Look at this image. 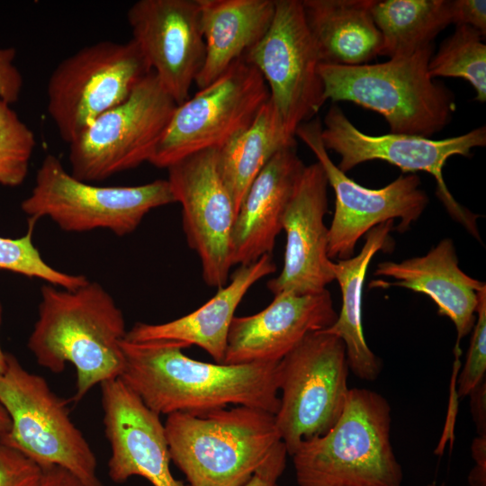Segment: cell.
<instances>
[{"label": "cell", "mask_w": 486, "mask_h": 486, "mask_svg": "<svg viewBox=\"0 0 486 486\" xmlns=\"http://www.w3.org/2000/svg\"><path fill=\"white\" fill-rule=\"evenodd\" d=\"M124 367L119 377L159 416L202 415L228 405L275 414L279 408L278 363L212 364L185 356L166 342L122 341Z\"/></svg>", "instance_id": "6da1fadb"}, {"label": "cell", "mask_w": 486, "mask_h": 486, "mask_svg": "<svg viewBox=\"0 0 486 486\" xmlns=\"http://www.w3.org/2000/svg\"><path fill=\"white\" fill-rule=\"evenodd\" d=\"M126 333L122 311L100 284L89 280L75 290L46 284L27 346L54 374L74 366L77 402L96 384L121 376Z\"/></svg>", "instance_id": "7a4b0ae2"}, {"label": "cell", "mask_w": 486, "mask_h": 486, "mask_svg": "<svg viewBox=\"0 0 486 486\" xmlns=\"http://www.w3.org/2000/svg\"><path fill=\"white\" fill-rule=\"evenodd\" d=\"M169 455L190 486H244L284 443L274 415L236 406L164 423Z\"/></svg>", "instance_id": "3957f363"}, {"label": "cell", "mask_w": 486, "mask_h": 486, "mask_svg": "<svg viewBox=\"0 0 486 486\" xmlns=\"http://www.w3.org/2000/svg\"><path fill=\"white\" fill-rule=\"evenodd\" d=\"M388 400L349 390L344 410L325 434L302 441L291 455L299 486H401L403 472L391 441Z\"/></svg>", "instance_id": "277c9868"}, {"label": "cell", "mask_w": 486, "mask_h": 486, "mask_svg": "<svg viewBox=\"0 0 486 486\" xmlns=\"http://www.w3.org/2000/svg\"><path fill=\"white\" fill-rule=\"evenodd\" d=\"M434 44L388 61L358 66L320 63L326 100L347 101L382 115L390 133L430 138L451 122L454 93L428 74Z\"/></svg>", "instance_id": "5b68a950"}, {"label": "cell", "mask_w": 486, "mask_h": 486, "mask_svg": "<svg viewBox=\"0 0 486 486\" xmlns=\"http://www.w3.org/2000/svg\"><path fill=\"white\" fill-rule=\"evenodd\" d=\"M0 403L9 415V430L0 443L41 469L60 466L87 486H104L89 443L72 421L68 402L40 375L26 370L13 355L0 374Z\"/></svg>", "instance_id": "8992f818"}, {"label": "cell", "mask_w": 486, "mask_h": 486, "mask_svg": "<svg viewBox=\"0 0 486 486\" xmlns=\"http://www.w3.org/2000/svg\"><path fill=\"white\" fill-rule=\"evenodd\" d=\"M167 180L133 186H100L74 177L52 154L37 170L31 194L21 203L29 220L47 217L68 232H133L153 209L173 203Z\"/></svg>", "instance_id": "52a82bcc"}, {"label": "cell", "mask_w": 486, "mask_h": 486, "mask_svg": "<svg viewBox=\"0 0 486 486\" xmlns=\"http://www.w3.org/2000/svg\"><path fill=\"white\" fill-rule=\"evenodd\" d=\"M342 340L323 330L309 334L277 365L275 425L288 455L328 432L339 418L350 388Z\"/></svg>", "instance_id": "ba28073f"}, {"label": "cell", "mask_w": 486, "mask_h": 486, "mask_svg": "<svg viewBox=\"0 0 486 486\" xmlns=\"http://www.w3.org/2000/svg\"><path fill=\"white\" fill-rule=\"evenodd\" d=\"M176 106L150 71L68 143L71 175L98 182L148 162Z\"/></svg>", "instance_id": "9c48e42d"}, {"label": "cell", "mask_w": 486, "mask_h": 486, "mask_svg": "<svg viewBox=\"0 0 486 486\" xmlns=\"http://www.w3.org/2000/svg\"><path fill=\"white\" fill-rule=\"evenodd\" d=\"M150 71L132 40H101L61 60L48 80L47 108L63 141L126 100Z\"/></svg>", "instance_id": "30bf717a"}, {"label": "cell", "mask_w": 486, "mask_h": 486, "mask_svg": "<svg viewBox=\"0 0 486 486\" xmlns=\"http://www.w3.org/2000/svg\"><path fill=\"white\" fill-rule=\"evenodd\" d=\"M269 99L260 72L245 59L178 104L148 163L167 168L196 152L220 148L247 129Z\"/></svg>", "instance_id": "8fae6325"}, {"label": "cell", "mask_w": 486, "mask_h": 486, "mask_svg": "<svg viewBox=\"0 0 486 486\" xmlns=\"http://www.w3.org/2000/svg\"><path fill=\"white\" fill-rule=\"evenodd\" d=\"M242 58L260 72L284 131L295 138L297 128L315 118L327 101L302 1L275 0L268 31Z\"/></svg>", "instance_id": "7c38bea8"}, {"label": "cell", "mask_w": 486, "mask_h": 486, "mask_svg": "<svg viewBox=\"0 0 486 486\" xmlns=\"http://www.w3.org/2000/svg\"><path fill=\"white\" fill-rule=\"evenodd\" d=\"M320 137L327 150L340 156L338 167L344 173L367 161L382 160L403 173L424 171L432 175L436 181V195L448 213L480 240L479 216L454 198L445 183L443 167L449 158L469 157L472 148L484 147L485 126L443 140L394 133L373 136L359 130L334 104L325 115Z\"/></svg>", "instance_id": "4fadbf2b"}, {"label": "cell", "mask_w": 486, "mask_h": 486, "mask_svg": "<svg viewBox=\"0 0 486 486\" xmlns=\"http://www.w3.org/2000/svg\"><path fill=\"white\" fill-rule=\"evenodd\" d=\"M321 129L320 118H313L297 128L295 137L313 152L335 193V212L328 228V258L342 260L353 256L359 238L385 221L399 219L395 229L400 232L409 230L428 203L419 177L409 173L382 188H366L334 164L322 143Z\"/></svg>", "instance_id": "5bb4252c"}, {"label": "cell", "mask_w": 486, "mask_h": 486, "mask_svg": "<svg viewBox=\"0 0 486 486\" xmlns=\"http://www.w3.org/2000/svg\"><path fill=\"white\" fill-rule=\"evenodd\" d=\"M175 202L182 206L188 246L198 255L210 287L227 284L237 210L218 166V148L196 152L167 168Z\"/></svg>", "instance_id": "9a60e30c"}, {"label": "cell", "mask_w": 486, "mask_h": 486, "mask_svg": "<svg viewBox=\"0 0 486 486\" xmlns=\"http://www.w3.org/2000/svg\"><path fill=\"white\" fill-rule=\"evenodd\" d=\"M127 20L161 86L177 105L186 101L205 60L197 0H139Z\"/></svg>", "instance_id": "2e32d148"}, {"label": "cell", "mask_w": 486, "mask_h": 486, "mask_svg": "<svg viewBox=\"0 0 486 486\" xmlns=\"http://www.w3.org/2000/svg\"><path fill=\"white\" fill-rule=\"evenodd\" d=\"M328 180L319 162L305 166L282 218L284 266L266 286L274 294H316L335 280L328 256Z\"/></svg>", "instance_id": "e0dca14e"}, {"label": "cell", "mask_w": 486, "mask_h": 486, "mask_svg": "<svg viewBox=\"0 0 486 486\" xmlns=\"http://www.w3.org/2000/svg\"><path fill=\"white\" fill-rule=\"evenodd\" d=\"M101 385L104 434L111 448L108 476L123 483L132 476L153 486H190L170 471L164 424L120 379Z\"/></svg>", "instance_id": "ac0fdd59"}, {"label": "cell", "mask_w": 486, "mask_h": 486, "mask_svg": "<svg viewBox=\"0 0 486 486\" xmlns=\"http://www.w3.org/2000/svg\"><path fill=\"white\" fill-rule=\"evenodd\" d=\"M328 289L316 294L282 292L263 310L234 317L222 364L278 363L309 334L337 320Z\"/></svg>", "instance_id": "d6986e66"}, {"label": "cell", "mask_w": 486, "mask_h": 486, "mask_svg": "<svg viewBox=\"0 0 486 486\" xmlns=\"http://www.w3.org/2000/svg\"><path fill=\"white\" fill-rule=\"evenodd\" d=\"M374 274L396 282L375 280L371 287L396 286L428 295L436 304L438 314L454 323L457 333L455 351L459 342L472 330L479 292L486 285L459 267L452 239H442L421 256L381 262Z\"/></svg>", "instance_id": "ffe728a7"}, {"label": "cell", "mask_w": 486, "mask_h": 486, "mask_svg": "<svg viewBox=\"0 0 486 486\" xmlns=\"http://www.w3.org/2000/svg\"><path fill=\"white\" fill-rule=\"evenodd\" d=\"M305 165L296 145L279 150L249 186L237 212L230 244V259L247 266L271 255L282 218Z\"/></svg>", "instance_id": "44dd1931"}, {"label": "cell", "mask_w": 486, "mask_h": 486, "mask_svg": "<svg viewBox=\"0 0 486 486\" xmlns=\"http://www.w3.org/2000/svg\"><path fill=\"white\" fill-rule=\"evenodd\" d=\"M275 270L271 255H264L252 264L239 266L230 283L219 288L212 299L194 311L160 324L137 322L127 330L124 339L131 343H172L183 349L197 346L217 364H222L229 328L238 304L253 284Z\"/></svg>", "instance_id": "7402d4cb"}, {"label": "cell", "mask_w": 486, "mask_h": 486, "mask_svg": "<svg viewBox=\"0 0 486 486\" xmlns=\"http://www.w3.org/2000/svg\"><path fill=\"white\" fill-rule=\"evenodd\" d=\"M205 60L195 84L202 89L242 58L268 31L275 0H197Z\"/></svg>", "instance_id": "603a6c76"}, {"label": "cell", "mask_w": 486, "mask_h": 486, "mask_svg": "<svg viewBox=\"0 0 486 486\" xmlns=\"http://www.w3.org/2000/svg\"><path fill=\"white\" fill-rule=\"evenodd\" d=\"M394 220L381 223L365 234L361 251L347 259L331 264L335 280L338 281L342 306L336 321L323 331L339 338L344 343L349 370L366 382H374L382 368L381 359L368 346L362 320V294L368 266L379 251H390L394 242L391 232Z\"/></svg>", "instance_id": "cb8c5ba5"}, {"label": "cell", "mask_w": 486, "mask_h": 486, "mask_svg": "<svg viewBox=\"0 0 486 486\" xmlns=\"http://www.w3.org/2000/svg\"><path fill=\"white\" fill-rule=\"evenodd\" d=\"M374 1H302L320 63L358 66L380 55L382 37L371 13Z\"/></svg>", "instance_id": "d4e9b609"}, {"label": "cell", "mask_w": 486, "mask_h": 486, "mask_svg": "<svg viewBox=\"0 0 486 486\" xmlns=\"http://www.w3.org/2000/svg\"><path fill=\"white\" fill-rule=\"evenodd\" d=\"M296 145L284 130L269 99L251 124L218 148V166L237 212L254 179L282 148Z\"/></svg>", "instance_id": "484cf974"}, {"label": "cell", "mask_w": 486, "mask_h": 486, "mask_svg": "<svg viewBox=\"0 0 486 486\" xmlns=\"http://www.w3.org/2000/svg\"><path fill=\"white\" fill-rule=\"evenodd\" d=\"M371 13L382 37L380 55L389 58L433 44L452 23L449 0H374Z\"/></svg>", "instance_id": "4316f807"}, {"label": "cell", "mask_w": 486, "mask_h": 486, "mask_svg": "<svg viewBox=\"0 0 486 486\" xmlns=\"http://www.w3.org/2000/svg\"><path fill=\"white\" fill-rule=\"evenodd\" d=\"M485 36L468 25H456L454 32L446 39L428 63V74L434 78L460 77L475 90V100L486 101Z\"/></svg>", "instance_id": "83f0119b"}, {"label": "cell", "mask_w": 486, "mask_h": 486, "mask_svg": "<svg viewBox=\"0 0 486 486\" xmlns=\"http://www.w3.org/2000/svg\"><path fill=\"white\" fill-rule=\"evenodd\" d=\"M35 221L29 220L26 233L16 238L0 236V269L43 280L57 287L75 290L89 282L83 274L59 271L50 266L33 243Z\"/></svg>", "instance_id": "f1b7e54d"}, {"label": "cell", "mask_w": 486, "mask_h": 486, "mask_svg": "<svg viewBox=\"0 0 486 486\" xmlns=\"http://www.w3.org/2000/svg\"><path fill=\"white\" fill-rule=\"evenodd\" d=\"M35 146L33 131L0 98V185L16 187L24 182Z\"/></svg>", "instance_id": "f546056e"}, {"label": "cell", "mask_w": 486, "mask_h": 486, "mask_svg": "<svg viewBox=\"0 0 486 486\" xmlns=\"http://www.w3.org/2000/svg\"><path fill=\"white\" fill-rule=\"evenodd\" d=\"M486 372V287L479 292L476 320L466 360L458 379V395L468 396L470 392L485 380Z\"/></svg>", "instance_id": "4dcf8cb0"}, {"label": "cell", "mask_w": 486, "mask_h": 486, "mask_svg": "<svg viewBox=\"0 0 486 486\" xmlns=\"http://www.w3.org/2000/svg\"><path fill=\"white\" fill-rule=\"evenodd\" d=\"M41 474L38 464L0 443V486H38Z\"/></svg>", "instance_id": "1f68e13d"}, {"label": "cell", "mask_w": 486, "mask_h": 486, "mask_svg": "<svg viewBox=\"0 0 486 486\" xmlns=\"http://www.w3.org/2000/svg\"><path fill=\"white\" fill-rule=\"evenodd\" d=\"M16 50L0 48V98L9 104L17 102L22 88V76L14 64Z\"/></svg>", "instance_id": "d6a6232c"}, {"label": "cell", "mask_w": 486, "mask_h": 486, "mask_svg": "<svg viewBox=\"0 0 486 486\" xmlns=\"http://www.w3.org/2000/svg\"><path fill=\"white\" fill-rule=\"evenodd\" d=\"M450 13L452 23L471 26L486 35L485 0H452Z\"/></svg>", "instance_id": "836d02e7"}, {"label": "cell", "mask_w": 486, "mask_h": 486, "mask_svg": "<svg viewBox=\"0 0 486 486\" xmlns=\"http://www.w3.org/2000/svg\"><path fill=\"white\" fill-rule=\"evenodd\" d=\"M287 455L283 444L244 486H278L277 481L285 469Z\"/></svg>", "instance_id": "e575fe53"}, {"label": "cell", "mask_w": 486, "mask_h": 486, "mask_svg": "<svg viewBox=\"0 0 486 486\" xmlns=\"http://www.w3.org/2000/svg\"><path fill=\"white\" fill-rule=\"evenodd\" d=\"M470 407L478 436H486V382L483 380L470 393Z\"/></svg>", "instance_id": "d590c367"}, {"label": "cell", "mask_w": 486, "mask_h": 486, "mask_svg": "<svg viewBox=\"0 0 486 486\" xmlns=\"http://www.w3.org/2000/svg\"><path fill=\"white\" fill-rule=\"evenodd\" d=\"M475 466L468 476L471 486H486V436H478L472 445Z\"/></svg>", "instance_id": "8d00e7d4"}, {"label": "cell", "mask_w": 486, "mask_h": 486, "mask_svg": "<svg viewBox=\"0 0 486 486\" xmlns=\"http://www.w3.org/2000/svg\"><path fill=\"white\" fill-rule=\"evenodd\" d=\"M38 486H87L68 470L60 466H49L42 469Z\"/></svg>", "instance_id": "74e56055"}, {"label": "cell", "mask_w": 486, "mask_h": 486, "mask_svg": "<svg viewBox=\"0 0 486 486\" xmlns=\"http://www.w3.org/2000/svg\"><path fill=\"white\" fill-rule=\"evenodd\" d=\"M11 420L9 415L0 403V436L5 434L9 430Z\"/></svg>", "instance_id": "f35d334b"}, {"label": "cell", "mask_w": 486, "mask_h": 486, "mask_svg": "<svg viewBox=\"0 0 486 486\" xmlns=\"http://www.w3.org/2000/svg\"><path fill=\"white\" fill-rule=\"evenodd\" d=\"M2 321V305L0 302V325ZM7 365V353H4L0 346V374H2Z\"/></svg>", "instance_id": "ab89813d"}, {"label": "cell", "mask_w": 486, "mask_h": 486, "mask_svg": "<svg viewBox=\"0 0 486 486\" xmlns=\"http://www.w3.org/2000/svg\"><path fill=\"white\" fill-rule=\"evenodd\" d=\"M427 486H445L444 484L437 485L435 482L432 483L428 484Z\"/></svg>", "instance_id": "60d3db41"}]
</instances>
